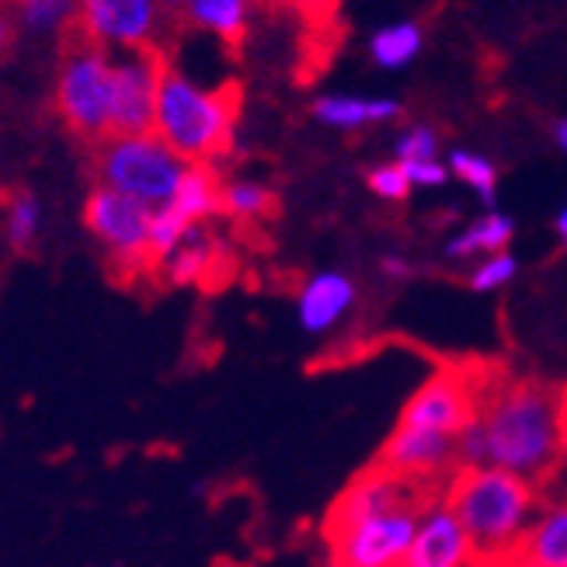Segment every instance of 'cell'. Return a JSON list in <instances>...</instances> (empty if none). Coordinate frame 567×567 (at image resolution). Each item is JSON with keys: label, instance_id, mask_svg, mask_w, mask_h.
Wrapping results in <instances>:
<instances>
[{"label": "cell", "instance_id": "52a82bcc", "mask_svg": "<svg viewBox=\"0 0 567 567\" xmlns=\"http://www.w3.org/2000/svg\"><path fill=\"white\" fill-rule=\"evenodd\" d=\"M422 508L425 502H411L365 519L324 526L328 567H401Z\"/></svg>", "mask_w": 567, "mask_h": 567}, {"label": "cell", "instance_id": "1f68e13d", "mask_svg": "<svg viewBox=\"0 0 567 567\" xmlns=\"http://www.w3.org/2000/svg\"><path fill=\"white\" fill-rule=\"evenodd\" d=\"M498 567H539V564H536V560H529L526 554H512V557H508V560H502Z\"/></svg>", "mask_w": 567, "mask_h": 567}, {"label": "cell", "instance_id": "ac0fdd59", "mask_svg": "<svg viewBox=\"0 0 567 567\" xmlns=\"http://www.w3.org/2000/svg\"><path fill=\"white\" fill-rule=\"evenodd\" d=\"M515 234V224L505 213H487L481 219H474L471 227L460 230L450 244H446V258L463 261V258H487L508 248V240Z\"/></svg>", "mask_w": 567, "mask_h": 567}, {"label": "cell", "instance_id": "7c38bea8", "mask_svg": "<svg viewBox=\"0 0 567 567\" xmlns=\"http://www.w3.org/2000/svg\"><path fill=\"white\" fill-rule=\"evenodd\" d=\"M401 567H477L471 536L442 498V491L417 515V529Z\"/></svg>", "mask_w": 567, "mask_h": 567}, {"label": "cell", "instance_id": "277c9868", "mask_svg": "<svg viewBox=\"0 0 567 567\" xmlns=\"http://www.w3.org/2000/svg\"><path fill=\"white\" fill-rule=\"evenodd\" d=\"M91 151V178L112 192L161 209L178 192L188 164L171 151L157 133L143 136H105Z\"/></svg>", "mask_w": 567, "mask_h": 567}, {"label": "cell", "instance_id": "8992f818", "mask_svg": "<svg viewBox=\"0 0 567 567\" xmlns=\"http://www.w3.org/2000/svg\"><path fill=\"white\" fill-rule=\"evenodd\" d=\"M151 216L154 209L143 206L122 192L94 185L84 203V227L94 244L109 258V268L118 279H136L151 272Z\"/></svg>", "mask_w": 567, "mask_h": 567}, {"label": "cell", "instance_id": "d6a6232c", "mask_svg": "<svg viewBox=\"0 0 567 567\" xmlns=\"http://www.w3.org/2000/svg\"><path fill=\"white\" fill-rule=\"evenodd\" d=\"M557 237H560V244H564V251H567V206L557 213Z\"/></svg>", "mask_w": 567, "mask_h": 567}, {"label": "cell", "instance_id": "3957f363", "mask_svg": "<svg viewBox=\"0 0 567 567\" xmlns=\"http://www.w3.org/2000/svg\"><path fill=\"white\" fill-rule=\"evenodd\" d=\"M240 115V84L227 81L219 87H199L185 73L171 70L161 81L154 133L185 164H216L230 154L234 130Z\"/></svg>", "mask_w": 567, "mask_h": 567}, {"label": "cell", "instance_id": "d4e9b609", "mask_svg": "<svg viewBox=\"0 0 567 567\" xmlns=\"http://www.w3.org/2000/svg\"><path fill=\"white\" fill-rule=\"evenodd\" d=\"M515 272H519V261H515L508 251H498V255L481 258L466 282H471L474 292H498L515 279Z\"/></svg>", "mask_w": 567, "mask_h": 567}, {"label": "cell", "instance_id": "ffe728a7", "mask_svg": "<svg viewBox=\"0 0 567 567\" xmlns=\"http://www.w3.org/2000/svg\"><path fill=\"white\" fill-rule=\"evenodd\" d=\"M42 230V206L32 192H14L4 206V237L14 251H32Z\"/></svg>", "mask_w": 567, "mask_h": 567}, {"label": "cell", "instance_id": "9a60e30c", "mask_svg": "<svg viewBox=\"0 0 567 567\" xmlns=\"http://www.w3.org/2000/svg\"><path fill=\"white\" fill-rule=\"evenodd\" d=\"M519 554H526L539 567H567V498L539 505L523 536Z\"/></svg>", "mask_w": 567, "mask_h": 567}, {"label": "cell", "instance_id": "f1b7e54d", "mask_svg": "<svg viewBox=\"0 0 567 567\" xmlns=\"http://www.w3.org/2000/svg\"><path fill=\"white\" fill-rule=\"evenodd\" d=\"M383 272H386L390 279H408V276H411V261H404V258H398V255H386V258H383Z\"/></svg>", "mask_w": 567, "mask_h": 567}, {"label": "cell", "instance_id": "7402d4cb", "mask_svg": "<svg viewBox=\"0 0 567 567\" xmlns=\"http://www.w3.org/2000/svg\"><path fill=\"white\" fill-rule=\"evenodd\" d=\"M18 8V18L35 32H49V29H66L78 14L81 0H11Z\"/></svg>", "mask_w": 567, "mask_h": 567}, {"label": "cell", "instance_id": "30bf717a", "mask_svg": "<svg viewBox=\"0 0 567 567\" xmlns=\"http://www.w3.org/2000/svg\"><path fill=\"white\" fill-rule=\"evenodd\" d=\"M167 49H136L112 63V133L143 136L154 133L161 81L167 73Z\"/></svg>", "mask_w": 567, "mask_h": 567}, {"label": "cell", "instance_id": "603a6c76", "mask_svg": "<svg viewBox=\"0 0 567 567\" xmlns=\"http://www.w3.org/2000/svg\"><path fill=\"white\" fill-rule=\"evenodd\" d=\"M460 182L471 185L484 203H495V192H498V171L487 157H477L471 151H453L450 164H446Z\"/></svg>", "mask_w": 567, "mask_h": 567}, {"label": "cell", "instance_id": "5bb4252c", "mask_svg": "<svg viewBox=\"0 0 567 567\" xmlns=\"http://www.w3.org/2000/svg\"><path fill=\"white\" fill-rule=\"evenodd\" d=\"M182 21L216 35L230 53H237L244 39H248L251 0H188Z\"/></svg>", "mask_w": 567, "mask_h": 567}, {"label": "cell", "instance_id": "ba28073f", "mask_svg": "<svg viewBox=\"0 0 567 567\" xmlns=\"http://www.w3.org/2000/svg\"><path fill=\"white\" fill-rule=\"evenodd\" d=\"M484 377H487V369H466V365L439 369L435 377H429L404 401L398 425L429 429V432L460 439V432L477 417Z\"/></svg>", "mask_w": 567, "mask_h": 567}, {"label": "cell", "instance_id": "4316f807", "mask_svg": "<svg viewBox=\"0 0 567 567\" xmlns=\"http://www.w3.org/2000/svg\"><path fill=\"white\" fill-rule=\"evenodd\" d=\"M439 154V133L432 126H414L398 143V161H435Z\"/></svg>", "mask_w": 567, "mask_h": 567}, {"label": "cell", "instance_id": "6da1fadb", "mask_svg": "<svg viewBox=\"0 0 567 567\" xmlns=\"http://www.w3.org/2000/svg\"><path fill=\"white\" fill-rule=\"evenodd\" d=\"M460 466H502L544 484L567 456V386L484 377L477 417L460 432Z\"/></svg>", "mask_w": 567, "mask_h": 567}, {"label": "cell", "instance_id": "7a4b0ae2", "mask_svg": "<svg viewBox=\"0 0 567 567\" xmlns=\"http://www.w3.org/2000/svg\"><path fill=\"white\" fill-rule=\"evenodd\" d=\"M442 498L471 536L477 567H498L519 554L523 536L539 512L536 484L502 466H460L442 487Z\"/></svg>", "mask_w": 567, "mask_h": 567}, {"label": "cell", "instance_id": "5b68a950", "mask_svg": "<svg viewBox=\"0 0 567 567\" xmlns=\"http://www.w3.org/2000/svg\"><path fill=\"white\" fill-rule=\"evenodd\" d=\"M56 115L87 146L112 133V60L102 45L87 42L73 29L60 35Z\"/></svg>", "mask_w": 567, "mask_h": 567}, {"label": "cell", "instance_id": "cb8c5ba5", "mask_svg": "<svg viewBox=\"0 0 567 567\" xmlns=\"http://www.w3.org/2000/svg\"><path fill=\"white\" fill-rule=\"evenodd\" d=\"M292 18H300V24L313 35H324L338 24V0H265Z\"/></svg>", "mask_w": 567, "mask_h": 567}, {"label": "cell", "instance_id": "2e32d148", "mask_svg": "<svg viewBox=\"0 0 567 567\" xmlns=\"http://www.w3.org/2000/svg\"><path fill=\"white\" fill-rule=\"evenodd\" d=\"M216 265H219L216 240L203 227H195L182 240V248L161 265V272L175 286H199V282H206L216 272Z\"/></svg>", "mask_w": 567, "mask_h": 567}, {"label": "cell", "instance_id": "484cf974", "mask_svg": "<svg viewBox=\"0 0 567 567\" xmlns=\"http://www.w3.org/2000/svg\"><path fill=\"white\" fill-rule=\"evenodd\" d=\"M365 182H369V188H373V195H380V199H386V203H404L408 195H411V182L404 175V164L401 161L398 164H380V167H373L365 175Z\"/></svg>", "mask_w": 567, "mask_h": 567}, {"label": "cell", "instance_id": "836d02e7", "mask_svg": "<svg viewBox=\"0 0 567 567\" xmlns=\"http://www.w3.org/2000/svg\"><path fill=\"white\" fill-rule=\"evenodd\" d=\"M557 143L567 151V122H560V126H557Z\"/></svg>", "mask_w": 567, "mask_h": 567}, {"label": "cell", "instance_id": "9c48e42d", "mask_svg": "<svg viewBox=\"0 0 567 567\" xmlns=\"http://www.w3.org/2000/svg\"><path fill=\"white\" fill-rule=\"evenodd\" d=\"M164 18L171 14L161 8V0H81L66 29L102 49L118 45L136 53V49H167Z\"/></svg>", "mask_w": 567, "mask_h": 567}, {"label": "cell", "instance_id": "83f0119b", "mask_svg": "<svg viewBox=\"0 0 567 567\" xmlns=\"http://www.w3.org/2000/svg\"><path fill=\"white\" fill-rule=\"evenodd\" d=\"M411 188H435L450 178V167L439 161H401Z\"/></svg>", "mask_w": 567, "mask_h": 567}, {"label": "cell", "instance_id": "44dd1931", "mask_svg": "<svg viewBox=\"0 0 567 567\" xmlns=\"http://www.w3.org/2000/svg\"><path fill=\"white\" fill-rule=\"evenodd\" d=\"M417 49H422V29L411 21L390 24V29H383L373 42H369V53H373L377 66H386V70L408 66L417 56Z\"/></svg>", "mask_w": 567, "mask_h": 567}, {"label": "cell", "instance_id": "f546056e", "mask_svg": "<svg viewBox=\"0 0 567 567\" xmlns=\"http://www.w3.org/2000/svg\"><path fill=\"white\" fill-rule=\"evenodd\" d=\"M11 49V21L4 14V8H0V56H4Z\"/></svg>", "mask_w": 567, "mask_h": 567}, {"label": "cell", "instance_id": "8fae6325", "mask_svg": "<svg viewBox=\"0 0 567 567\" xmlns=\"http://www.w3.org/2000/svg\"><path fill=\"white\" fill-rule=\"evenodd\" d=\"M456 435H442L429 429H411V425H393L380 450V466L390 474H398L404 481L435 487L460 471V446Z\"/></svg>", "mask_w": 567, "mask_h": 567}, {"label": "cell", "instance_id": "d6986e66", "mask_svg": "<svg viewBox=\"0 0 567 567\" xmlns=\"http://www.w3.org/2000/svg\"><path fill=\"white\" fill-rule=\"evenodd\" d=\"M276 195L258 182H230L224 185V199H219V213H227L237 224H258V219L272 216Z\"/></svg>", "mask_w": 567, "mask_h": 567}, {"label": "cell", "instance_id": "e0dca14e", "mask_svg": "<svg viewBox=\"0 0 567 567\" xmlns=\"http://www.w3.org/2000/svg\"><path fill=\"white\" fill-rule=\"evenodd\" d=\"M401 112L398 102H390V97H320L313 105V115L320 122H328L334 130H362L369 122H383V118H393Z\"/></svg>", "mask_w": 567, "mask_h": 567}, {"label": "cell", "instance_id": "4dcf8cb0", "mask_svg": "<svg viewBox=\"0 0 567 567\" xmlns=\"http://www.w3.org/2000/svg\"><path fill=\"white\" fill-rule=\"evenodd\" d=\"M161 8L175 18V21H182V14H185V8H188V0H161Z\"/></svg>", "mask_w": 567, "mask_h": 567}, {"label": "cell", "instance_id": "4fadbf2b", "mask_svg": "<svg viewBox=\"0 0 567 567\" xmlns=\"http://www.w3.org/2000/svg\"><path fill=\"white\" fill-rule=\"evenodd\" d=\"M355 307V282L344 272H317L296 292V320L307 334H331Z\"/></svg>", "mask_w": 567, "mask_h": 567}]
</instances>
